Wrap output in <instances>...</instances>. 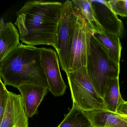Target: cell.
I'll return each instance as SVG.
<instances>
[{
    "mask_svg": "<svg viewBox=\"0 0 127 127\" xmlns=\"http://www.w3.org/2000/svg\"><path fill=\"white\" fill-rule=\"evenodd\" d=\"M121 96L120 92L119 78L111 81L108 89L105 94L104 101L108 110L116 113Z\"/></svg>",
    "mask_w": 127,
    "mask_h": 127,
    "instance_id": "cell-16",
    "label": "cell"
},
{
    "mask_svg": "<svg viewBox=\"0 0 127 127\" xmlns=\"http://www.w3.org/2000/svg\"><path fill=\"white\" fill-rule=\"evenodd\" d=\"M57 127H93L84 111L74 104Z\"/></svg>",
    "mask_w": 127,
    "mask_h": 127,
    "instance_id": "cell-15",
    "label": "cell"
},
{
    "mask_svg": "<svg viewBox=\"0 0 127 127\" xmlns=\"http://www.w3.org/2000/svg\"><path fill=\"white\" fill-rule=\"evenodd\" d=\"M78 15L75 13L72 1L63 3L57 33L56 50L61 69L66 73L70 61L75 23Z\"/></svg>",
    "mask_w": 127,
    "mask_h": 127,
    "instance_id": "cell-5",
    "label": "cell"
},
{
    "mask_svg": "<svg viewBox=\"0 0 127 127\" xmlns=\"http://www.w3.org/2000/svg\"><path fill=\"white\" fill-rule=\"evenodd\" d=\"M86 67L94 88L104 99L111 81L119 77L120 65L111 58L91 33Z\"/></svg>",
    "mask_w": 127,
    "mask_h": 127,
    "instance_id": "cell-3",
    "label": "cell"
},
{
    "mask_svg": "<svg viewBox=\"0 0 127 127\" xmlns=\"http://www.w3.org/2000/svg\"><path fill=\"white\" fill-rule=\"evenodd\" d=\"M63 4L37 0L26 2L16 13L15 23L22 43L33 46H52L56 51L57 33Z\"/></svg>",
    "mask_w": 127,
    "mask_h": 127,
    "instance_id": "cell-1",
    "label": "cell"
},
{
    "mask_svg": "<svg viewBox=\"0 0 127 127\" xmlns=\"http://www.w3.org/2000/svg\"><path fill=\"white\" fill-rule=\"evenodd\" d=\"M90 36V27L84 20L78 15L75 23L68 72L86 67Z\"/></svg>",
    "mask_w": 127,
    "mask_h": 127,
    "instance_id": "cell-6",
    "label": "cell"
},
{
    "mask_svg": "<svg viewBox=\"0 0 127 127\" xmlns=\"http://www.w3.org/2000/svg\"><path fill=\"white\" fill-rule=\"evenodd\" d=\"M84 112L93 127H127V120L116 113L103 110Z\"/></svg>",
    "mask_w": 127,
    "mask_h": 127,
    "instance_id": "cell-11",
    "label": "cell"
},
{
    "mask_svg": "<svg viewBox=\"0 0 127 127\" xmlns=\"http://www.w3.org/2000/svg\"><path fill=\"white\" fill-rule=\"evenodd\" d=\"M41 48L20 44L0 61V77L4 84L17 88L34 85L49 89L41 65Z\"/></svg>",
    "mask_w": 127,
    "mask_h": 127,
    "instance_id": "cell-2",
    "label": "cell"
},
{
    "mask_svg": "<svg viewBox=\"0 0 127 127\" xmlns=\"http://www.w3.org/2000/svg\"><path fill=\"white\" fill-rule=\"evenodd\" d=\"M91 2L96 19L105 31L122 37L124 32L123 23L111 9L107 1L91 0Z\"/></svg>",
    "mask_w": 127,
    "mask_h": 127,
    "instance_id": "cell-8",
    "label": "cell"
},
{
    "mask_svg": "<svg viewBox=\"0 0 127 127\" xmlns=\"http://www.w3.org/2000/svg\"><path fill=\"white\" fill-rule=\"evenodd\" d=\"M121 116L122 117H124V118H125L127 120V115H121V114H120Z\"/></svg>",
    "mask_w": 127,
    "mask_h": 127,
    "instance_id": "cell-20",
    "label": "cell"
},
{
    "mask_svg": "<svg viewBox=\"0 0 127 127\" xmlns=\"http://www.w3.org/2000/svg\"><path fill=\"white\" fill-rule=\"evenodd\" d=\"M9 97V91L0 79V122L2 119Z\"/></svg>",
    "mask_w": 127,
    "mask_h": 127,
    "instance_id": "cell-18",
    "label": "cell"
},
{
    "mask_svg": "<svg viewBox=\"0 0 127 127\" xmlns=\"http://www.w3.org/2000/svg\"><path fill=\"white\" fill-rule=\"evenodd\" d=\"M21 95L9 91L7 106L0 127H29Z\"/></svg>",
    "mask_w": 127,
    "mask_h": 127,
    "instance_id": "cell-9",
    "label": "cell"
},
{
    "mask_svg": "<svg viewBox=\"0 0 127 127\" xmlns=\"http://www.w3.org/2000/svg\"><path fill=\"white\" fill-rule=\"evenodd\" d=\"M41 65L49 84V90L55 96L63 95L66 89L62 76L57 53L50 48H41Z\"/></svg>",
    "mask_w": 127,
    "mask_h": 127,
    "instance_id": "cell-7",
    "label": "cell"
},
{
    "mask_svg": "<svg viewBox=\"0 0 127 127\" xmlns=\"http://www.w3.org/2000/svg\"><path fill=\"white\" fill-rule=\"evenodd\" d=\"M91 33L105 49L111 58L120 64L122 49L120 38L106 32H95L91 30Z\"/></svg>",
    "mask_w": 127,
    "mask_h": 127,
    "instance_id": "cell-14",
    "label": "cell"
},
{
    "mask_svg": "<svg viewBox=\"0 0 127 127\" xmlns=\"http://www.w3.org/2000/svg\"><path fill=\"white\" fill-rule=\"evenodd\" d=\"M107 2L111 9L117 15L127 17V0H110Z\"/></svg>",
    "mask_w": 127,
    "mask_h": 127,
    "instance_id": "cell-17",
    "label": "cell"
},
{
    "mask_svg": "<svg viewBox=\"0 0 127 127\" xmlns=\"http://www.w3.org/2000/svg\"><path fill=\"white\" fill-rule=\"evenodd\" d=\"M72 2L75 13L84 20L91 30L105 32L96 19L91 0H72Z\"/></svg>",
    "mask_w": 127,
    "mask_h": 127,
    "instance_id": "cell-13",
    "label": "cell"
},
{
    "mask_svg": "<svg viewBox=\"0 0 127 127\" xmlns=\"http://www.w3.org/2000/svg\"><path fill=\"white\" fill-rule=\"evenodd\" d=\"M116 113L121 115L127 116V101L123 100L122 96L120 98Z\"/></svg>",
    "mask_w": 127,
    "mask_h": 127,
    "instance_id": "cell-19",
    "label": "cell"
},
{
    "mask_svg": "<svg viewBox=\"0 0 127 127\" xmlns=\"http://www.w3.org/2000/svg\"><path fill=\"white\" fill-rule=\"evenodd\" d=\"M21 94L25 113L28 119L37 113L40 104L49 89L34 85H25L18 88Z\"/></svg>",
    "mask_w": 127,
    "mask_h": 127,
    "instance_id": "cell-10",
    "label": "cell"
},
{
    "mask_svg": "<svg viewBox=\"0 0 127 127\" xmlns=\"http://www.w3.org/2000/svg\"><path fill=\"white\" fill-rule=\"evenodd\" d=\"M73 104L84 111L108 110L104 99L94 88L86 67L66 73Z\"/></svg>",
    "mask_w": 127,
    "mask_h": 127,
    "instance_id": "cell-4",
    "label": "cell"
},
{
    "mask_svg": "<svg viewBox=\"0 0 127 127\" xmlns=\"http://www.w3.org/2000/svg\"><path fill=\"white\" fill-rule=\"evenodd\" d=\"M17 29L11 22L5 23L3 18L0 22V61L20 44Z\"/></svg>",
    "mask_w": 127,
    "mask_h": 127,
    "instance_id": "cell-12",
    "label": "cell"
}]
</instances>
